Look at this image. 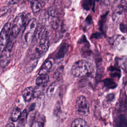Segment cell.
<instances>
[{
	"instance_id": "6da1fadb",
	"label": "cell",
	"mask_w": 127,
	"mask_h": 127,
	"mask_svg": "<svg viewBox=\"0 0 127 127\" xmlns=\"http://www.w3.org/2000/svg\"><path fill=\"white\" fill-rule=\"evenodd\" d=\"M38 38L39 42L35 47L32 55V59H36L41 58L48 51L49 48V39L48 33L45 28H41L38 32Z\"/></svg>"
},
{
	"instance_id": "7a4b0ae2",
	"label": "cell",
	"mask_w": 127,
	"mask_h": 127,
	"mask_svg": "<svg viewBox=\"0 0 127 127\" xmlns=\"http://www.w3.org/2000/svg\"><path fill=\"white\" fill-rule=\"evenodd\" d=\"M93 69L91 64L84 60H78L73 64L71 72L75 77H82L91 75Z\"/></svg>"
},
{
	"instance_id": "3957f363",
	"label": "cell",
	"mask_w": 127,
	"mask_h": 127,
	"mask_svg": "<svg viewBox=\"0 0 127 127\" xmlns=\"http://www.w3.org/2000/svg\"><path fill=\"white\" fill-rule=\"evenodd\" d=\"M37 26V22L35 18H32L28 21L22 36V42L24 45H27L31 42L35 33Z\"/></svg>"
},
{
	"instance_id": "277c9868",
	"label": "cell",
	"mask_w": 127,
	"mask_h": 127,
	"mask_svg": "<svg viewBox=\"0 0 127 127\" xmlns=\"http://www.w3.org/2000/svg\"><path fill=\"white\" fill-rule=\"evenodd\" d=\"M14 39L15 38L10 34L6 45L2 51L0 57V66L2 67H5L9 62Z\"/></svg>"
},
{
	"instance_id": "5b68a950",
	"label": "cell",
	"mask_w": 127,
	"mask_h": 127,
	"mask_svg": "<svg viewBox=\"0 0 127 127\" xmlns=\"http://www.w3.org/2000/svg\"><path fill=\"white\" fill-rule=\"evenodd\" d=\"M76 112L80 115L86 116L89 112V106L85 97L80 96L76 100L75 103Z\"/></svg>"
},
{
	"instance_id": "8992f818",
	"label": "cell",
	"mask_w": 127,
	"mask_h": 127,
	"mask_svg": "<svg viewBox=\"0 0 127 127\" xmlns=\"http://www.w3.org/2000/svg\"><path fill=\"white\" fill-rule=\"evenodd\" d=\"M11 28L10 22L6 23L3 27L0 33V51H2L8 42Z\"/></svg>"
},
{
	"instance_id": "52a82bcc",
	"label": "cell",
	"mask_w": 127,
	"mask_h": 127,
	"mask_svg": "<svg viewBox=\"0 0 127 127\" xmlns=\"http://www.w3.org/2000/svg\"><path fill=\"white\" fill-rule=\"evenodd\" d=\"M25 18V14L23 13H20L18 14L15 18L13 21L11 32L10 33L14 38H15L19 34L20 29L24 24Z\"/></svg>"
},
{
	"instance_id": "ba28073f",
	"label": "cell",
	"mask_w": 127,
	"mask_h": 127,
	"mask_svg": "<svg viewBox=\"0 0 127 127\" xmlns=\"http://www.w3.org/2000/svg\"><path fill=\"white\" fill-rule=\"evenodd\" d=\"M109 42L111 46L119 50L126 45V39L122 35H115L109 39Z\"/></svg>"
},
{
	"instance_id": "9c48e42d",
	"label": "cell",
	"mask_w": 127,
	"mask_h": 127,
	"mask_svg": "<svg viewBox=\"0 0 127 127\" xmlns=\"http://www.w3.org/2000/svg\"><path fill=\"white\" fill-rule=\"evenodd\" d=\"M68 45L67 44L65 43L62 44L56 54V56H55L56 60H59L64 58L65 54L68 51Z\"/></svg>"
},
{
	"instance_id": "30bf717a",
	"label": "cell",
	"mask_w": 127,
	"mask_h": 127,
	"mask_svg": "<svg viewBox=\"0 0 127 127\" xmlns=\"http://www.w3.org/2000/svg\"><path fill=\"white\" fill-rule=\"evenodd\" d=\"M52 66V62L51 61H46L41 66L40 69L38 74L39 75L47 74V73L50 70Z\"/></svg>"
},
{
	"instance_id": "8fae6325",
	"label": "cell",
	"mask_w": 127,
	"mask_h": 127,
	"mask_svg": "<svg viewBox=\"0 0 127 127\" xmlns=\"http://www.w3.org/2000/svg\"><path fill=\"white\" fill-rule=\"evenodd\" d=\"M34 88L32 87L26 88L22 92V95L24 99L26 101H29L33 96Z\"/></svg>"
},
{
	"instance_id": "7c38bea8",
	"label": "cell",
	"mask_w": 127,
	"mask_h": 127,
	"mask_svg": "<svg viewBox=\"0 0 127 127\" xmlns=\"http://www.w3.org/2000/svg\"><path fill=\"white\" fill-rule=\"evenodd\" d=\"M49 80V75L47 74L39 75L36 79V83L38 85H44L46 84Z\"/></svg>"
},
{
	"instance_id": "4fadbf2b",
	"label": "cell",
	"mask_w": 127,
	"mask_h": 127,
	"mask_svg": "<svg viewBox=\"0 0 127 127\" xmlns=\"http://www.w3.org/2000/svg\"><path fill=\"white\" fill-rule=\"evenodd\" d=\"M95 2V0H84L82 3V7L86 10H89L92 6L93 11H94Z\"/></svg>"
},
{
	"instance_id": "5bb4252c",
	"label": "cell",
	"mask_w": 127,
	"mask_h": 127,
	"mask_svg": "<svg viewBox=\"0 0 127 127\" xmlns=\"http://www.w3.org/2000/svg\"><path fill=\"white\" fill-rule=\"evenodd\" d=\"M71 127H87V125L83 119H77L72 122Z\"/></svg>"
},
{
	"instance_id": "9a60e30c",
	"label": "cell",
	"mask_w": 127,
	"mask_h": 127,
	"mask_svg": "<svg viewBox=\"0 0 127 127\" xmlns=\"http://www.w3.org/2000/svg\"><path fill=\"white\" fill-rule=\"evenodd\" d=\"M110 72V75L113 77L120 78L121 76V71L119 68L116 66H110L109 68Z\"/></svg>"
},
{
	"instance_id": "2e32d148",
	"label": "cell",
	"mask_w": 127,
	"mask_h": 127,
	"mask_svg": "<svg viewBox=\"0 0 127 127\" xmlns=\"http://www.w3.org/2000/svg\"><path fill=\"white\" fill-rule=\"evenodd\" d=\"M116 127H127V120L124 115L118 117L116 121Z\"/></svg>"
},
{
	"instance_id": "e0dca14e",
	"label": "cell",
	"mask_w": 127,
	"mask_h": 127,
	"mask_svg": "<svg viewBox=\"0 0 127 127\" xmlns=\"http://www.w3.org/2000/svg\"><path fill=\"white\" fill-rule=\"evenodd\" d=\"M21 113L20 109L18 107L15 108L11 112V116H10L11 120L13 122H16L18 121L21 115Z\"/></svg>"
},
{
	"instance_id": "ac0fdd59",
	"label": "cell",
	"mask_w": 127,
	"mask_h": 127,
	"mask_svg": "<svg viewBox=\"0 0 127 127\" xmlns=\"http://www.w3.org/2000/svg\"><path fill=\"white\" fill-rule=\"evenodd\" d=\"M27 118V113L26 110H24L21 113V115L18 119V125L20 127H22L24 126Z\"/></svg>"
},
{
	"instance_id": "d6986e66",
	"label": "cell",
	"mask_w": 127,
	"mask_h": 127,
	"mask_svg": "<svg viewBox=\"0 0 127 127\" xmlns=\"http://www.w3.org/2000/svg\"><path fill=\"white\" fill-rule=\"evenodd\" d=\"M31 7L33 13H37L41 9V4L38 0L32 1Z\"/></svg>"
},
{
	"instance_id": "ffe728a7",
	"label": "cell",
	"mask_w": 127,
	"mask_h": 127,
	"mask_svg": "<svg viewBox=\"0 0 127 127\" xmlns=\"http://www.w3.org/2000/svg\"><path fill=\"white\" fill-rule=\"evenodd\" d=\"M103 83L105 85L109 88H115L117 86L116 83L112 79L106 78L103 80Z\"/></svg>"
},
{
	"instance_id": "44dd1931",
	"label": "cell",
	"mask_w": 127,
	"mask_h": 127,
	"mask_svg": "<svg viewBox=\"0 0 127 127\" xmlns=\"http://www.w3.org/2000/svg\"><path fill=\"white\" fill-rule=\"evenodd\" d=\"M51 24L53 29L56 30L59 28L60 25V20L58 16L51 17Z\"/></svg>"
},
{
	"instance_id": "7402d4cb",
	"label": "cell",
	"mask_w": 127,
	"mask_h": 127,
	"mask_svg": "<svg viewBox=\"0 0 127 127\" xmlns=\"http://www.w3.org/2000/svg\"><path fill=\"white\" fill-rule=\"evenodd\" d=\"M44 88V85H40L36 86L33 89V96L34 97H37L39 96L43 92Z\"/></svg>"
},
{
	"instance_id": "603a6c76",
	"label": "cell",
	"mask_w": 127,
	"mask_h": 127,
	"mask_svg": "<svg viewBox=\"0 0 127 127\" xmlns=\"http://www.w3.org/2000/svg\"><path fill=\"white\" fill-rule=\"evenodd\" d=\"M56 87V83L55 82L51 84L49 86L47 91V94L48 96H51L54 94L55 91Z\"/></svg>"
},
{
	"instance_id": "cb8c5ba5",
	"label": "cell",
	"mask_w": 127,
	"mask_h": 127,
	"mask_svg": "<svg viewBox=\"0 0 127 127\" xmlns=\"http://www.w3.org/2000/svg\"><path fill=\"white\" fill-rule=\"evenodd\" d=\"M63 71H64V66L63 65L58 67L56 70V71H55V72L54 73V75H53L54 78L55 79L59 78L62 74Z\"/></svg>"
},
{
	"instance_id": "d4e9b609",
	"label": "cell",
	"mask_w": 127,
	"mask_h": 127,
	"mask_svg": "<svg viewBox=\"0 0 127 127\" xmlns=\"http://www.w3.org/2000/svg\"><path fill=\"white\" fill-rule=\"evenodd\" d=\"M108 13V12H106L104 14L102 15V16L101 17V19L99 21V27L101 31H103V24L105 21V19L107 16Z\"/></svg>"
},
{
	"instance_id": "484cf974",
	"label": "cell",
	"mask_w": 127,
	"mask_h": 127,
	"mask_svg": "<svg viewBox=\"0 0 127 127\" xmlns=\"http://www.w3.org/2000/svg\"><path fill=\"white\" fill-rule=\"evenodd\" d=\"M44 122L41 121H35L33 122L31 127H44Z\"/></svg>"
},
{
	"instance_id": "4316f807",
	"label": "cell",
	"mask_w": 127,
	"mask_h": 127,
	"mask_svg": "<svg viewBox=\"0 0 127 127\" xmlns=\"http://www.w3.org/2000/svg\"><path fill=\"white\" fill-rule=\"evenodd\" d=\"M9 9V7L8 6H5L1 7L0 9V17L4 15Z\"/></svg>"
},
{
	"instance_id": "83f0119b",
	"label": "cell",
	"mask_w": 127,
	"mask_h": 127,
	"mask_svg": "<svg viewBox=\"0 0 127 127\" xmlns=\"http://www.w3.org/2000/svg\"><path fill=\"white\" fill-rule=\"evenodd\" d=\"M48 13L49 14V15L51 16V17H53V16H58V14L57 12V11L56 10V9L55 8H54L53 7H50L48 10Z\"/></svg>"
},
{
	"instance_id": "f1b7e54d",
	"label": "cell",
	"mask_w": 127,
	"mask_h": 127,
	"mask_svg": "<svg viewBox=\"0 0 127 127\" xmlns=\"http://www.w3.org/2000/svg\"><path fill=\"white\" fill-rule=\"evenodd\" d=\"M103 36V34L102 33L100 32H96L93 33L91 36V38H95V39H99L101 38Z\"/></svg>"
},
{
	"instance_id": "f546056e",
	"label": "cell",
	"mask_w": 127,
	"mask_h": 127,
	"mask_svg": "<svg viewBox=\"0 0 127 127\" xmlns=\"http://www.w3.org/2000/svg\"><path fill=\"white\" fill-rule=\"evenodd\" d=\"M120 30L124 33H126L127 32V26L123 23H122L120 25Z\"/></svg>"
},
{
	"instance_id": "4dcf8cb0",
	"label": "cell",
	"mask_w": 127,
	"mask_h": 127,
	"mask_svg": "<svg viewBox=\"0 0 127 127\" xmlns=\"http://www.w3.org/2000/svg\"><path fill=\"white\" fill-rule=\"evenodd\" d=\"M83 43H88L86 37L84 35H82V36L80 38V39L78 41V43L79 44H82Z\"/></svg>"
},
{
	"instance_id": "1f68e13d",
	"label": "cell",
	"mask_w": 127,
	"mask_h": 127,
	"mask_svg": "<svg viewBox=\"0 0 127 127\" xmlns=\"http://www.w3.org/2000/svg\"><path fill=\"white\" fill-rule=\"evenodd\" d=\"M18 2V0H6V3L7 5H12Z\"/></svg>"
},
{
	"instance_id": "d6a6232c",
	"label": "cell",
	"mask_w": 127,
	"mask_h": 127,
	"mask_svg": "<svg viewBox=\"0 0 127 127\" xmlns=\"http://www.w3.org/2000/svg\"><path fill=\"white\" fill-rule=\"evenodd\" d=\"M92 16L90 15H89L87 18H86L85 20V23L87 24V25H89L90 24H91L92 23Z\"/></svg>"
},
{
	"instance_id": "836d02e7",
	"label": "cell",
	"mask_w": 127,
	"mask_h": 127,
	"mask_svg": "<svg viewBox=\"0 0 127 127\" xmlns=\"http://www.w3.org/2000/svg\"><path fill=\"white\" fill-rule=\"evenodd\" d=\"M59 107H60V104L59 103H57V104H56V106H55V109H54V114L55 115H57L58 112V109H59Z\"/></svg>"
},
{
	"instance_id": "e575fe53",
	"label": "cell",
	"mask_w": 127,
	"mask_h": 127,
	"mask_svg": "<svg viewBox=\"0 0 127 127\" xmlns=\"http://www.w3.org/2000/svg\"><path fill=\"white\" fill-rule=\"evenodd\" d=\"M114 95L113 94H110L107 96V99L108 100H109V101L112 100L114 99Z\"/></svg>"
},
{
	"instance_id": "d590c367",
	"label": "cell",
	"mask_w": 127,
	"mask_h": 127,
	"mask_svg": "<svg viewBox=\"0 0 127 127\" xmlns=\"http://www.w3.org/2000/svg\"><path fill=\"white\" fill-rule=\"evenodd\" d=\"M5 127H14V125L12 123H10L8 124L5 126Z\"/></svg>"
},
{
	"instance_id": "8d00e7d4",
	"label": "cell",
	"mask_w": 127,
	"mask_h": 127,
	"mask_svg": "<svg viewBox=\"0 0 127 127\" xmlns=\"http://www.w3.org/2000/svg\"><path fill=\"white\" fill-rule=\"evenodd\" d=\"M41 0V1H43L44 0Z\"/></svg>"
},
{
	"instance_id": "74e56055",
	"label": "cell",
	"mask_w": 127,
	"mask_h": 127,
	"mask_svg": "<svg viewBox=\"0 0 127 127\" xmlns=\"http://www.w3.org/2000/svg\"><path fill=\"white\" fill-rule=\"evenodd\" d=\"M30 0V1H33V0Z\"/></svg>"
},
{
	"instance_id": "f35d334b",
	"label": "cell",
	"mask_w": 127,
	"mask_h": 127,
	"mask_svg": "<svg viewBox=\"0 0 127 127\" xmlns=\"http://www.w3.org/2000/svg\"><path fill=\"white\" fill-rule=\"evenodd\" d=\"M98 0H97V1H98Z\"/></svg>"
}]
</instances>
